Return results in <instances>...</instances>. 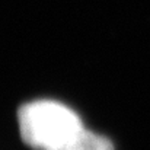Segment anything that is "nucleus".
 <instances>
[{
  "instance_id": "obj_1",
  "label": "nucleus",
  "mask_w": 150,
  "mask_h": 150,
  "mask_svg": "<svg viewBox=\"0 0 150 150\" xmlns=\"http://www.w3.org/2000/svg\"><path fill=\"white\" fill-rule=\"evenodd\" d=\"M22 140L34 150H67L86 130L80 117L55 100H34L18 111Z\"/></svg>"
}]
</instances>
